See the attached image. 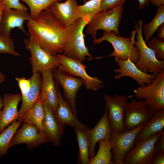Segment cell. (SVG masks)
I'll list each match as a JSON object with an SVG mask.
<instances>
[{
  "label": "cell",
  "instance_id": "6da1fadb",
  "mask_svg": "<svg viewBox=\"0 0 164 164\" xmlns=\"http://www.w3.org/2000/svg\"><path fill=\"white\" fill-rule=\"evenodd\" d=\"M29 36L43 50L53 55L63 53L67 28L48 8L27 21Z\"/></svg>",
  "mask_w": 164,
  "mask_h": 164
},
{
  "label": "cell",
  "instance_id": "7a4b0ae2",
  "mask_svg": "<svg viewBox=\"0 0 164 164\" xmlns=\"http://www.w3.org/2000/svg\"><path fill=\"white\" fill-rule=\"evenodd\" d=\"M90 20L87 18H78L67 28L63 54L71 59L84 62L86 56L92 60L93 57L86 47L83 29Z\"/></svg>",
  "mask_w": 164,
  "mask_h": 164
},
{
  "label": "cell",
  "instance_id": "3957f363",
  "mask_svg": "<svg viewBox=\"0 0 164 164\" xmlns=\"http://www.w3.org/2000/svg\"><path fill=\"white\" fill-rule=\"evenodd\" d=\"M135 30L132 32V36L125 37L118 35L114 31H104L100 38L94 39V44H100L104 41L110 43L114 48L113 51L107 56L117 57L124 60H130L135 63L138 60L139 51L134 44Z\"/></svg>",
  "mask_w": 164,
  "mask_h": 164
},
{
  "label": "cell",
  "instance_id": "277c9868",
  "mask_svg": "<svg viewBox=\"0 0 164 164\" xmlns=\"http://www.w3.org/2000/svg\"><path fill=\"white\" fill-rule=\"evenodd\" d=\"M143 21L139 19L138 23H135V28L137 35L134 44L139 51L138 59L135 65L142 72L148 73V71L157 75L164 69V60H159L156 57L154 52L149 47L144 41L142 35V26Z\"/></svg>",
  "mask_w": 164,
  "mask_h": 164
},
{
  "label": "cell",
  "instance_id": "5b68a950",
  "mask_svg": "<svg viewBox=\"0 0 164 164\" xmlns=\"http://www.w3.org/2000/svg\"><path fill=\"white\" fill-rule=\"evenodd\" d=\"M124 8L123 5L111 9L101 11L94 17L86 26L87 33L93 38H96L99 30L110 32L114 31L120 35L119 27L121 19Z\"/></svg>",
  "mask_w": 164,
  "mask_h": 164
},
{
  "label": "cell",
  "instance_id": "8992f818",
  "mask_svg": "<svg viewBox=\"0 0 164 164\" xmlns=\"http://www.w3.org/2000/svg\"><path fill=\"white\" fill-rule=\"evenodd\" d=\"M133 92L135 95L127 98L135 96L138 100L144 99L153 114L160 109H164V69L150 84L139 87Z\"/></svg>",
  "mask_w": 164,
  "mask_h": 164
},
{
  "label": "cell",
  "instance_id": "52a82bcc",
  "mask_svg": "<svg viewBox=\"0 0 164 164\" xmlns=\"http://www.w3.org/2000/svg\"><path fill=\"white\" fill-rule=\"evenodd\" d=\"M145 123L128 131L119 132L112 130L110 140L113 164H123L125 155L134 147L137 136Z\"/></svg>",
  "mask_w": 164,
  "mask_h": 164
},
{
  "label": "cell",
  "instance_id": "ba28073f",
  "mask_svg": "<svg viewBox=\"0 0 164 164\" xmlns=\"http://www.w3.org/2000/svg\"><path fill=\"white\" fill-rule=\"evenodd\" d=\"M60 63L58 69L72 75L79 77L84 82L87 90L97 91L104 87L103 81L97 77L89 76L86 71L87 66L81 62L67 57L63 54H56Z\"/></svg>",
  "mask_w": 164,
  "mask_h": 164
},
{
  "label": "cell",
  "instance_id": "9c48e42d",
  "mask_svg": "<svg viewBox=\"0 0 164 164\" xmlns=\"http://www.w3.org/2000/svg\"><path fill=\"white\" fill-rule=\"evenodd\" d=\"M24 43L26 49L31 54L30 61L32 73H40L43 70L60 66L56 55H52L43 50L30 37L25 39Z\"/></svg>",
  "mask_w": 164,
  "mask_h": 164
},
{
  "label": "cell",
  "instance_id": "30bf717a",
  "mask_svg": "<svg viewBox=\"0 0 164 164\" xmlns=\"http://www.w3.org/2000/svg\"><path fill=\"white\" fill-rule=\"evenodd\" d=\"M144 100H131L126 104L123 125L125 131L134 129L146 123L153 114Z\"/></svg>",
  "mask_w": 164,
  "mask_h": 164
},
{
  "label": "cell",
  "instance_id": "8fae6325",
  "mask_svg": "<svg viewBox=\"0 0 164 164\" xmlns=\"http://www.w3.org/2000/svg\"><path fill=\"white\" fill-rule=\"evenodd\" d=\"M162 131L145 139L139 141L125 155L123 164H149L155 153V143Z\"/></svg>",
  "mask_w": 164,
  "mask_h": 164
},
{
  "label": "cell",
  "instance_id": "7c38bea8",
  "mask_svg": "<svg viewBox=\"0 0 164 164\" xmlns=\"http://www.w3.org/2000/svg\"><path fill=\"white\" fill-rule=\"evenodd\" d=\"M52 72L55 80L63 89L66 101L77 117L76 98L77 91L84 84V81L79 77L61 71L56 67L52 69Z\"/></svg>",
  "mask_w": 164,
  "mask_h": 164
},
{
  "label": "cell",
  "instance_id": "4fadbf2b",
  "mask_svg": "<svg viewBox=\"0 0 164 164\" xmlns=\"http://www.w3.org/2000/svg\"><path fill=\"white\" fill-rule=\"evenodd\" d=\"M104 98L108 108V120L112 129L119 132L125 131L123 121L127 97L124 95L111 96L105 93Z\"/></svg>",
  "mask_w": 164,
  "mask_h": 164
},
{
  "label": "cell",
  "instance_id": "5bb4252c",
  "mask_svg": "<svg viewBox=\"0 0 164 164\" xmlns=\"http://www.w3.org/2000/svg\"><path fill=\"white\" fill-rule=\"evenodd\" d=\"M50 141L46 134L40 132L36 126L24 122L12 139L9 148L18 144H25L29 149H32Z\"/></svg>",
  "mask_w": 164,
  "mask_h": 164
},
{
  "label": "cell",
  "instance_id": "9a60e30c",
  "mask_svg": "<svg viewBox=\"0 0 164 164\" xmlns=\"http://www.w3.org/2000/svg\"><path fill=\"white\" fill-rule=\"evenodd\" d=\"M114 60L119 67L114 70L115 73H119L114 76L115 79L129 77L135 80L140 87H144L151 83L157 76L153 73L149 74L142 72L129 59L124 60L115 57Z\"/></svg>",
  "mask_w": 164,
  "mask_h": 164
},
{
  "label": "cell",
  "instance_id": "2e32d148",
  "mask_svg": "<svg viewBox=\"0 0 164 164\" xmlns=\"http://www.w3.org/2000/svg\"><path fill=\"white\" fill-rule=\"evenodd\" d=\"M55 82L57 91L58 101L54 115L57 123L63 127L68 125L87 132L89 128L80 122L75 115L69 105L62 97L59 84L55 80Z\"/></svg>",
  "mask_w": 164,
  "mask_h": 164
},
{
  "label": "cell",
  "instance_id": "e0dca14e",
  "mask_svg": "<svg viewBox=\"0 0 164 164\" xmlns=\"http://www.w3.org/2000/svg\"><path fill=\"white\" fill-rule=\"evenodd\" d=\"M30 19V13L26 11L16 9L4 10L0 25L1 34L11 37V30L17 28L29 36L25 30L23 24L25 21H28Z\"/></svg>",
  "mask_w": 164,
  "mask_h": 164
},
{
  "label": "cell",
  "instance_id": "ac0fdd59",
  "mask_svg": "<svg viewBox=\"0 0 164 164\" xmlns=\"http://www.w3.org/2000/svg\"><path fill=\"white\" fill-rule=\"evenodd\" d=\"M22 99L21 94L6 93L3 95V109L0 111V133L18 119L19 113L17 107Z\"/></svg>",
  "mask_w": 164,
  "mask_h": 164
},
{
  "label": "cell",
  "instance_id": "d6986e66",
  "mask_svg": "<svg viewBox=\"0 0 164 164\" xmlns=\"http://www.w3.org/2000/svg\"><path fill=\"white\" fill-rule=\"evenodd\" d=\"M40 73L42 84L40 100L46 104L54 113L58 101V96L52 69L44 70Z\"/></svg>",
  "mask_w": 164,
  "mask_h": 164
},
{
  "label": "cell",
  "instance_id": "ffe728a7",
  "mask_svg": "<svg viewBox=\"0 0 164 164\" xmlns=\"http://www.w3.org/2000/svg\"><path fill=\"white\" fill-rule=\"evenodd\" d=\"M105 104L104 113L98 122L93 128L89 129L87 132L90 142V159L95 155V148L96 143L100 140L111 138L112 129L108 120V108L107 105Z\"/></svg>",
  "mask_w": 164,
  "mask_h": 164
},
{
  "label": "cell",
  "instance_id": "44dd1931",
  "mask_svg": "<svg viewBox=\"0 0 164 164\" xmlns=\"http://www.w3.org/2000/svg\"><path fill=\"white\" fill-rule=\"evenodd\" d=\"M78 5L76 0H67L64 2H54L49 8L67 28L79 18L77 13Z\"/></svg>",
  "mask_w": 164,
  "mask_h": 164
},
{
  "label": "cell",
  "instance_id": "7402d4cb",
  "mask_svg": "<svg viewBox=\"0 0 164 164\" xmlns=\"http://www.w3.org/2000/svg\"><path fill=\"white\" fill-rule=\"evenodd\" d=\"M32 74L30 77L31 81L30 89L26 96L22 99V105L19 111L18 120L40 99L42 84L41 75L40 73Z\"/></svg>",
  "mask_w": 164,
  "mask_h": 164
},
{
  "label": "cell",
  "instance_id": "603a6c76",
  "mask_svg": "<svg viewBox=\"0 0 164 164\" xmlns=\"http://www.w3.org/2000/svg\"><path fill=\"white\" fill-rule=\"evenodd\" d=\"M43 104L45 113L43 125L44 131L53 145L59 147L64 132L63 127L58 124L53 113L49 107L45 104Z\"/></svg>",
  "mask_w": 164,
  "mask_h": 164
},
{
  "label": "cell",
  "instance_id": "cb8c5ba5",
  "mask_svg": "<svg viewBox=\"0 0 164 164\" xmlns=\"http://www.w3.org/2000/svg\"><path fill=\"white\" fill-rule=\"evenodd\" d=\"M164 127V109H161L154 113L145 123L138 134L135 145L162 131Z\"/></svg>",
  "mask_w": 164,
  "mask_h": 164
},
{
  "label": "cell",
  "instance_id": "d4e9b609",
  "mask_svg": "<svg viewBox=\"0 0 164 164\" xmlns=\"http://www.w3.org/2000/svg\"><path fill=\"white\" fill-rule=\"evenodd\" d=\"M44 113L43 103L39 100L18 121L35 125L40 132L45 133L43 125Z\"/></svg>",
  "mask_w": 164,
  "mask_h": 164
},
{
  "label": "cell",
  "instance_id": "484cf974",
  "mask_svg": "<svg viewBox=\"0 0 164 164\" xmlns=\"http://www.w3.org/2000/svg\"><path fill=\"white\" fill-rule=\"evenodd\" d=\"M110 139L107 138L98 142V151L93 158L90 159L89 164H113Z\"/></svg>",
  "mask_w": 164,
  "mask_h": 164
},
{
  "label": "cell",
  "instance_id": "4316f807",
  "mask_svg": "<svg viewBox=\"0 0 164 164\" xmlns=\"http://www.w3.org/2000/svg\"><path fill=\"white\" fill-rule=\"evenodd\" d=\"M74 128L76 134L79 148L77 163L82 164H89L90 142L88 134L87 132L80 129L75 127Z\"/></svg>",
  "mask_w": 164,
  "mask_h": 164
},
{
  "label": "cell",
  "instance_id": "83f0119b",
  "mask_svg": "<svg viewBox=\"0 0 164 164\" xmlns=\"http://www.w3.org/2000/svg\"><path fill=\"white\" fill-rule=\"evenodd\" d=\"M22 122L14 120L0 133V158L7 154L11 140Z\"/></svg>",
  "mask_w": 164,
  "mask_h": 164
},
{
  "label": "cell",
  "instance_id": "f1b7e54d",
  "mask_svg": "<svg viewBox=\"0 0 164 164\" xmlns=\"http://www.w3.org/2000/svg\"><path fill=\"white\" fill-rule=\"evenodd\" d=\"M164 23V5H163L158 7L155 16L150 22L142 25L144 40L146 43L152 36L159 26Z\"/></svg>",
  "mask_w": 164,
  "mask_h": 164
},
{
  "label": "cell",
  "instance_id": "f546056e",
  "mask_svg": "<svg viewBox=\"0 0 164 164\" xmlns=\"http://www.w3.org/2000/svg\"><path fill=\"white\" fill-rule=\"evenodd\" d=\"M102 0H89L82 5H78L77 13L79 18H87L90 21L101 11Z\"/></svg>",
  "mask_w": 164,
  "mask_h": 164
},
{
  "label": "cell",
  "instance_id": "4dcf8cb0",
  "mask_svg": "<svg viewBox=\"0 0 164 164\" xmlns=\"http://www.w3.org/2000/svg\"><path fill=\"white\" fill-rule=\"evenodd\" d=\"M28 6L31 19L36 18L44 10L49 8L54 2L64 0H20Z\"/></svg>",
  "mask_w": 164,
  "mask_h": 164
},
{
  "label": "cell",
  "instance_id": "1f68e13d",
  "mask_svg": "<svg viewBox=\"0 0 164 164\" xmlns=\"http://www.w3.org/2000/svg\"><path fill=\"white\" fill-rule=\"evenodd\" d=\"M5 53L19 56L20 54L15 49V44L11 37L0 34V54Z\"/></svg>",
  "mask_w": 164,
  "mask_h": 164
},
{
  "label": "cell",
  "instance_id": "d6a6232c",
  "mask_svg": "<svg viewBox=\"0 0 164 164\" xmlns=\"http://www.w3.org/2000/svg\"><path fill=\"white\" fill-rule=\"evenodd\" d=\"M148 42L147 46L153 51L157 59L164 60V40L152 36Z\"/></svg>",
  "mask_w": 164,
  "mask_h": 164
},
{
  "label": "cell",
  "instance_id": "836d02e7",
  "mask_svg": "<svg viewBox=\"0 0 164 164\" xmlns=\"http://www.w3.org/2000/svg\"><path fill=\"white\" fill-rule=\"evenodd\" d=\"M15 79L18 83L21 92L22 98H24L29 92L31 85V78L26 79L22 77H15Z\"/></svg>",
  "mask_w": 164,
  "mask_h": 164
},
{
  "label": "cell",
  "instance_id": "e575fe53",
  "mask_svg": "<svg viewBox=\"0 0 164 164\" xmlns=\"http://www.w3.org/2000/svg\"><path fill=\"white\" fill-rule=\"evenodd\" d=\"M2 2L4 6L5 11L12 9L28 11L27 7L24 4L20 3L19 0H3Z\"/></svg>",
  "mask_w": 164,
  "mask_h": 164
},
{
  "label": "cell",
  "instance_id": "d590c367",
  "mask_svg": "<svg viewBox=\"0 0 164 164\" xmlns=\"http://www.w3.org/2000/svg\"><path fill=\"white\" fill-rule=\"evenodd\" d=\"M127 0H102L101 2V11L111 9L115 7L123 5Z\"/></svg>",
  "mask_w": 164,
  "mask_h": 164
},
{
  "label": "cell",
  "instance_id": "8d00e7d4",
  "mask_svg": "<svg viewBox=\"0 0 164 164\" xmlns=\"http://www.w3.org/2000/svg\"><path fill=\"white\" fill-rule=\"evenodd\" d=\"M164 153V132L159 137L155 144V153Z\"/></svg>",
  "mask_w": 164,
  "mask_h": 164
},
{
  "label": "cell",
  "instance_id": "74e56055",
  "mask_svg": "<svg viewBox=\"0 0 164 164\" xmlns=\"http://www.w3.org/2000/svg\"><path fill=\"white\" fill-rule=\"evenodd\" d=\"M164 164V153H155L149 162V164Z\"/></svg>",
  "mask_w": 164,
  "mask_h": 164
},
{
  "label": "cell",
  "instance_id": "f35d334b",
  "mask_svg": "<svg viewBox=\"0 0 164 164\" xmlns=\"http://www.w3.org/2000/svg\"><path fill=\"white\" fill-rule=\"evenodd\" d=\"M138 8L140 10L142 9L145 6H148L149 3V0H138Z\"/></svg>",
  "mask_w": 164,
  "mask_h": 164
},
{
  "label": "cell",
  "instance_id": "ab89813d",
  "mask_svg": "<svg viewBox=\"0 0 164 164\" xmlns=\"http://www.w3.org/2000/svg\"><path fill=\"white\" fill-rule=\"evenodd\" d=\"M158 37L164 40V23L162 24L158 29Z\"/></svg>",
  "mask_w": 164,
  "mask_h": 164
},
{
  "label": "cell",
  "instance_id": "60d3db41",
  "mask_svg": "<svg viewBox=\"0 0 164 164\" xmlns=\"http://www.w3.org/2000/svg\"><path fill=\"white\" fill-rule=\"evenodd\" d=\"M150 2L153 5L158 7L164 5V0H149Z\"/></svg>",
  "mask_w": 164,
  "mask_h": 164
},
{
  "label": "cell",
  "instance_id": "b9f144b4",
  "mask_svg": "<svg viewBox=\"0 0 164 164\" xmlns=\"http://www.w3.org/2000/svg\"><path fill=\"white\" fill-rule=\"evenodd\" d=\"M5 8L2 2H0V25L3 12L4 11Z\"/></svg>",
  "mask_w": 164,
  "mask_h": 164
},
{
  "label": "cell",
  "instance_id": "7bdbcfd3",
  "mask_svg": "<svg viewBox=\"0 0 164 164\" xmlns=\"http://www.w3.org/2000/svg\"><path fill=\"white\" fill-rule=\"evenodd\" d=\"M6 79V76L2 73L0 71V84L4 82Z\"/></svg>",
  "mask_w": 164,
  "mask_h": 164
},
{
  "label": "cell",
  "instance_id": "ee69618b",
  "mask_svg": "<svg viewBox=\"0 0 164 164\" xmlns=\"http://www.w3.org/2000/svg\"><path fill=\"white\" fill-rule=\"evenodd\" d=\"M3 106V103L2 101V97L0 96V111H1V109Z\"/></svg>",
  "mask_w": 164,
  "mask_h": 164
},
{
  "label": "cell",
  "instance_id": "f6af8a7d",
  "mask_svg": "<svg viewBox=\"0 0 164 164\" xmlns=\"http://www.w3.org/2000/svg\"><path fill=\"white\" fill-rule=\"evenodd\" d=\"M87 0H84V2H85Z\"/></svg>",
  "mask_w": 164,
  "mask_h": 164
},
{
  "label": "cell",
  "instance_id": "bcb514c9",
  "mask_svg": "<svg viewBox=\"0 0 164 164\" xmlns=\"http://www.w3.org/2000/svg\"><path fill=\"white\" fill-rule=\"evenodd\" d=\"M3 0H0V2H2Z\"/></svg>",
  "mask_w": 164,
  "mask_h": 164
}]
</instances>
